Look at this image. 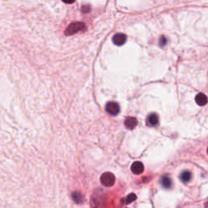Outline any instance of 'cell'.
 Instances as JSON below:
<instances>
[{
    "instance_id": "obj_1",
    "label": "cell",
    "mask_w": 208,
    "mask_h": 208,
    "mask_svg": "<svg viewBox=\"0 0 208 208\" xmlns=\"http://www.w3.org/2000/svg\"><path fill=\"white\" fill-rule=\"evenodd\" d=\"M86 29V25L82 22H73L70 24L68 28L64 31V34L66 36H71L76 34L80 31H85Z\"/></svg>"
},
{
    "instance_id": "obj_2",
    "label": "cell",
    "mask_w": 208,
    "mask_h": 208,
    "mask_svg": "<svg viewBox=\"0 0 208 208\" xmlns=\"http://www.w3.org/2000/svg\"><path fill=\"white\" fill-rule=\"evenodd\" d=\"M100 180H101L102 185L106 187H111L112 185H114L115 182H116V177L112 173L107 172V173H104L101 176Z\"/></svg>"
},
{
    "instance_id": "obj_3",
    "label": "cell",
    "mask_w": 208,
    "mask_h": 208,
    "mask_svg": "<svg viewBox=\"0 0 208 208\" xmlns=\"http://www.w3.org/2000/svg\"><path fill=\"white\" fill-rule=\"evenodd\" d=\"M106 111H107L110 115L116 116L119 113V104L116 102H109L106 105Z\"/></svg>"
},
{
    "instance_id": "obj_4",
    "label": "cell",
    "mask_w": 208,
    "mask_h": 208,
    "mask_svg": "<svg viewBox=\"0 0 208 208\" xmlns=\"http://www.w3.org/2000/svg\"><path fill=\"white\" fill-rule=\"evenodd\" d=\"M126 39H127V37L124 33H116L112 38V42L116 46H122L123 44L125 43Z\"/></svg>"
},
{
    "instance_id": "obj_5",
    "label": "cell",
    "mask_w": 208,
    "mask_h": 208,
    "mask_svg": "<svg viewBox=\"0 0 208 208\" xmlns=\"http://www.w3.org/2000/svg\"><path fill=\"white\" fill-rule=\"evenodd\" d=\"M131 170L134 174L136 175H140L143 173L144 171V166L142 164V163L139 162V161H137V162L133 163L132 164V167H131Z\"/></svg>"
},
{
    "instance_id": "obj_6",
    "label": "cell",
    "mask_w": 208,
    "mask_h": 208,
    "mask_svg": "<svg viewBox=\"0 0 208 208\" xmlns=\"http://www.w3.org/2000/svg\"><path fill=\"white\" fill-rule=\"evenodd\" d=\"M124 124L128 129H133L137 126V120L134 117H128L124 121Z\"/></svg>"
},
{
    "instance_id": "obj_7",
    "label": "cell",
    "mask_w": 208,
    "mask_h": 208,
    "mask_svg": "<svg viewBox=\"0 0 208 208\" xmlns=\"http://www.w3.org/2000/svg\"><path fill=\"white\" fill-rule=\"evenodd\" d=\"M195 101L198 105L199 106H205L207 103V97L204 94L199 93V94L196 96Z\"/></svg>"
},
{
    "instance_id": "obj_8",
    "label": "cell",
    "mask_w": 208,
    "mask_h": 208,
    "mask_svg": "<svg viewBox=\"0 0 208 208\" xmlns=\"http://www.w3.org/2000/svg\"><path fill=\"white\" fill-rule=\"evenodd\" d=\"M159 123V116L155 113L150 114L147 117V124L150 126H155Z\"/></svg>"
},
{
    "instance_id": "obj_9",
    "label": "cell",
    "mask_w": 208,
    "mask_h": 208,
    "mask_svg": "<svg viewBox=\"0 0 208 208\" xmlns=\"http://www.w3.org/2000/svg\"><path fill=\"white\" fill-rule=\"evenodd\" d=\"M180 180L184 183H188L189 181H190L191 178H192V174H191L190 172L189 171H185L183 172L180 176Z\"/></svg>"
},
{
    "instance_id": "obj_10",
    "label": "cell",
    "mask_w": 208,
    "mask_h": 208,
    "mask_svg": "<svg viewBox=\"0 0 208 208\" xmlns=\"http://www.w3.org/2000/svg\"><path fill=\"white\" fill-rule=\"evenodd\" d=\"M161 185H163V188L169 189L171 188V186L173 185V182H172V180H171L168 176H163L162 179H161Z\"/></svg>"
},
{
    "instance_id": "obj_11",
    "label": "cell",
    "mask_w": 208,
    "mask_h": 208,
    "mask_svg": "<svg viewBox=\"0 0 208 208\" xmlns=\"http://www.w3.org/2000/svg\"><path fill=\"white\" fill-rule=\"evenodd\" d=\"M73 199L76 201V203H81L83 201V196L81 195L80 193H74Z\"/></svg>"
},
{
    "instance_id": "obj_12",
    "label": "cell",
    "mask_w": 208,
    "mask_h": 208,
    "mask_svg": "<svg viewBox=\"0 0 208 208\" xmlns=\"http://www.w3.org/2000/svg\"><path fill=\"white\" fill-rule=\"evenodd\" d=\"M137 199V196L135 195L134 193H131L126 198V201H125V203H133V201H135Z\"/></svg>"
},
{
    "instance_id": "obj_13",
    "label": "cell",
    "mask_w": 208,
    "mask_h": 208,
    "mask_svg": "<svg viewBox=\"0 0 208 208\" xmlns=\"http://www.w3.org/2000/svg\"><path fill=\"white\" fill-rule=\"evenodd\" d=\"M81 11H82L83 12L87 13V12H89V11H90V8H89V6H83L82 8H81Z\"/></svg>"
},
{
    "instance_id": "obj_14",
    "label": "cell",
    "mask_w": 208,
    "mask_h": 208,
    "mask_svg": "<svg viewBox=\"0 0 208 208\" xmlns=\"http://www.w3.org/2000/svg\"><path fill=\"white\" fill-rule=\"evenodd\" d=\"M166 42H167L166 38H165L164 37H161V39H160V46H164L165 44H166Z\"/></svg>"
},
{
    "instance_id": "obj_15",
    "label": "cell",
    "mask_w": 208,
    "mask_h": 208,
    "mask_svg": "<svg viewBox=\"0 0 208 208\" xmlns=\"http://www.w3.org/2000/svg\"><path fill=\"white\" fill-rule=\"evenodd\" d=\"M62 1L67 4H71V3H73L75 2V0H62Z\"/></svg>"
}]
</instances>
